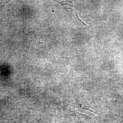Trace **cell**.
I'll list each match as a JSON object with an SVG mask.
<instances>
[{
  "mask_svg": "<svg viewBox=\"0 0 123 123\" xmlns=\"http://www.w3.org/2000/svg\"><path fill=\"white\" fill-rule=\"evenodd\" d=\"M72 116L77 120L82 122L91 123L93 121V119L85 115L80 114L78 112H74L71 114Z\"/></svg>",
  "mask_w": 123,
  "mask_h": 123,
  "instance_id": "1",
  "label": "cell"
},
{
  "mask_svg": "<svg viewBox=\"0 0 123 123\" xmlns=\"http://www.w3.org/2000/svg\"><path fill=\"white\" fill-rule=\"evenodd\" d=\"M78 107L88 111H90L94 113H97V109L93 104L89 102H85L81 104H77Z\"/></svg>",
  "mask_w": 123,
  "mask_h": 123,
  "instance_id": "2",
  "label": "cell"
}]
</instances>
